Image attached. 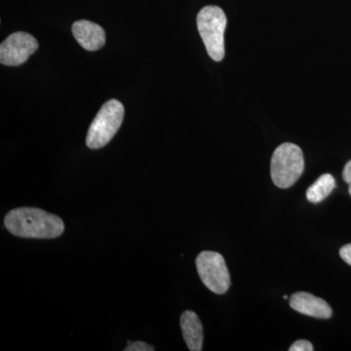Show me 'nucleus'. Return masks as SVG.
I'll use <instances>...</instances> for the list:
<instances>
[{
  "instance_id": "nucleus-1",
  "label": "nucleus",
  "mask_w": 351,
  "mask_h": 351,
  "mask_svg": "<svg viewBox=\"0 0 351 351\" xmlns=\"http://www.w3.org/2000/svg\"><path fill=\"white\" fill-rule=\"evenodd\" d=\"M9 232L22 239H53L63 234V219L38 208H16L4 218Z\"/></svg>"
},
{
  "instance_id": "nucleus-2",
  "label": "nucleus",
  "mask_w": 351,
  "mask_h": 351,
  "mask_svg": "<svg viewBox=\"0 0 351 351\" xmlns=\"http://www.w3.org/2000/svg\"><path fill=\"white\" fill-rule=\"evenodd\" d=\"M196 22L208 54L214 61H221L225 57V31L228 24L225 12L218 6L204 7L198 13Z\"/></svg>"
},
{
  "instance_id": "nucleus-3",
  "label": "nucleus",
  "mask_w": 351,
  "mask_h": 351,
  "mask_svg": "<svg viewBox=\"0 0 351 351\" xmlns=\"http://www.w3.org/2000/svg\"><path fill=\"white\" fill-rule=\"evenodd\" d=\"M304 169V154L299 145L284 143L272 154L270 175L279 189L291 188L300 179Z\"/></svg>"
},
{
  "instance_id": "nucleus-4",
  "label": "nucleus",
  "mask_w": 351,
  "mask_h": 351,
  "mask_svg": "<svg viewBox=\"0 0 351 351\" xmlns=\"http://www.w3.org/2000/svg\"><path fill=\"white\" fill-rule=\"evenodd\" d=\"M123 119L124 107L119 101L110 100L104 104L88 130L87 147L98 149L107 145L119 131Z\"/></svg>"
},
{
  "instance_id": "nucleus-5",
  "label": "nucleus",
  "mask_w": 351,
  "mask_h": 351,
  "mask_svg": "<svg viewBox=\"0 0 351 351\" xmlns=\"http://www.w3.org/2000/svg\"><path fill=\"white\" fill-rule=\"evenodd\" d=\"M195 263L203 284L215 294H225L230 286V276L223 256L217 252H201Z\"/></svg>"
},
{
  "instance_id": "nucleus-6",
  "label": "nucleus",
  "mask_w": 351,
  "mask_h": 351,
  "mask_svg": "<svg viewBox=\"0 0 351 351\" xmlns=\"http://www.w3.org/2000/svg\"><path fill=\"white\" fill-rule=\"evenodd\" d=\"M38 49V40L32 34L14 32L0 45V62L4 66H20Z\"/></svg>"
},
{
  "instance_id": "nucleus-7",
  "label": "nucleus",
  "mask_w": 351,
  "mask_h": 351,
  "mask_svg": "<svg viewBox=\"0 0 351 351\" xmlns=\"http://www.w3.org/2000/svg\"><path fill=\"white\" fill-rule=\"evenodd\" d=\"M290 306L304 315L320 319H328L332 313L326 301L306 292H298L291 295Z\"/></svg>"
},
{
  "instance_id": "nucleus-8",
  "label": "nucleus",
  "mask_w": 351,
  "mask_h": 351,
  "mask_svg": "<svg viewBox=\"0 0 351 351\" xmlns=\"http://www.w3.org/2000/svg\"><path fill=\"white\" fill-rule=\"evenodd\" d=\"M73 34L76 41L87 51L101 49L106 43V32L103 27L90 21H76L73 25Z\"/></svg>"
},
{
  "instance_id": "nucleus-9",
  "label": "nucleus",
  "mask_w": 351,
  "mask_h": 351,
  "mask_svg": "<svg viewBox=\"0 0 351 351\" xmlns=\"http://www.w3.org/2000/svg\"><path fill=\"white\" fill-rule=\"evenodd\" d=\"M181 328L189 350H202L203 327L197 314L191 311H184L181 316Z\"/></svg>"
},
{
  "instance_id": "nucleus-10",
  "label": "nucleus",
  "mask_w": 351,
  "mask_h": 351,
  "mask_svg": "<svg viewBox=\"0 0 351 351\" xmlns=\"http://www.w3.org/2000/svg\"><path fill=\"white\" fill-rule=\"evenodd\" d=\"M335 188H336V181L334 177L331 174L322 175L313 186L307 189V200L314 204L322 202L325 198L331 195Z\"/></svg>"
},
{
  "instance_id": "nucleus-11",
  "label": "nucleus",
  "mask_w": 351,
  "mask_h": 351,
  "mask_svg": "<svg viewBox=\"0 0 351 351\" xmlns=\"http://www.w3.org/2000/svg\"><path fill=\"white\" fill-rule=\"evenodd\" d=\"M125 351H154V348L152 346L147 345L144 341H134L128 343L127 348H124Z\"/></svg>"
},
{
  "instance_id": "nucleus-12",
  "label": "nucleus",
  "mask_w": 351,
  "mask_h": 351,
  "mask_svg": "<svg viewBox=\"0 0 351 351\" xmlns=\"http://www.w3.org/2000/svg\"><path fill=\"white\" fill-rule=\"evenodd\" d=\"M290 351H313V346L311 341L306 339H300V341H295L291 348H289Z\"/></svg>"
},
{
  "instance_id": "nucleus-13",
  "label": "nucleus",
  "mask_w": 351,
  "mask_h": 351,
  "mask_svg": "<svg viewBox=\"0 0 351 351\" xmlns=\"http://www.w3.org/2000/svg\"><path fill=\"white\" fill-rule=\"evenodd\" d=\"M339 256L348 265H351V243L341 247L339 250Z\"/></svg>"
},
{
  "instance_id": "nucleus-14",
  "label": "nucleus",
  "mask_w": 351,
  "mask_h": 351,
  "mask_svg": "<svg viewBox=\"0 0 351 351\" xmlns=\"http://www.w3.org/2000/svg\"><path fill=\"white\" fill-rule=\"evenodd\" d=\"M343 181L348 184V191H350L351 196V160L348 161V162L346 164L345 168H343Z\"/></svg>"
},
{
  "instance_id": "nucleus-15",
  "label": "nucleus",
  "mask_w": 351,
  "mask_h": 351,
  "mask_svg": "<svg viewBox=\"0 0 351 351\" xmlns=\"http://www.w3.org/2000/svg\"><path fill=\"white\" fill-rule=\"evenodd\" d=\"M283 298H284V299L287 300L288 299V295H283Z\"/></svg>"
}]
</instances>
